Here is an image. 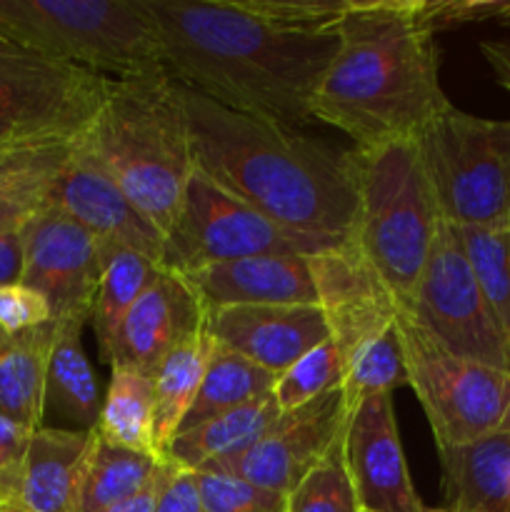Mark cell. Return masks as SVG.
Returning a JSON list of instances; mask_svg holds the SVG:
<instances>
[{
    "mask_svg": "<svg viewBox=\"0 0 510 512\" xmlns=\"http://www.w3.org/2000/svg\"><path fill=\"white\" fill-rule=\"evenodd\" d=\"M175 83L235 113L303 128L338 35L285 30L238 0H143Z\"/></svg>",
    "mask_w": 510,
    "mask_h": 512,
    "instance_id": "obj_1",
    "label": "cell"
},
{
    "mask_svg": "<svg viewBox=\"0 0 510 512\" xmlns=\"http://www.w3.org/2000/svg\"><path fill=\"white\" fill-rule=\"evenodd\" d=\"M175 88L200 173L290 233L328 245L350 240L358 205L353 150Z\"/></svg>",
    "mask_w": 510,
    "mask_h": 512,
    "instance_id": "obj_2",
    "label": "cell"
},
{
    "mask_svg": "<svg viewBox=\"0 0 510 512\" xmlns=\"http://www.w3.org/2000/svg\"><path fill=\"white\" fill-rule=\"evenodd\" d=\"M335 35L338 50L310 118L345 133L358 150L410 140L450 105L420 0H350Z\"/></svg>",
    "mask_w": 510,
    "mask_h": 512,
    "instance_id": "obj_3",
    "label": "cell"
},
{
    "mask_svg": "<svg viewBox=\"0 0 510 512\" xmlns=\"http://www.w3.org/2000/svg\"><path fill=\"white\" fill-rule=\"evenodd\" d=\"M80 140L165 238L195 173L183 105L165 68L110 80Z\"/></svg>",
    "mask_w": 510,
    "mask_h": 512,
    "instance_id": "obj_4",
    "label": "cell"
},
{
    "mask_svg": "<svg viewBox=\"0 0 510 512\" xmlns=\"http://www.w3.org/2000/svg\"><path fill=\"white\" fill-rule=\"evenodd\" d=\"M353 168L358 205L350 243L408 310L443 220L413 140L355 148Z\"/></svg>",
    "mask_w": 510,
    "mask_h": 512,
    "instance_id": "obj_5",
    "label": "cell"
},
{
    "mask_svg": "<svg viewBox=\"0 0 510 512\" xmlns=\"http://www.w3.org/2000/svg\"><path fill=\"white\" fill-rule=\"evenodd\" d=\"M0 38L113 80L163 68L143 0H0Z\"/></svg>",
    "mask_w": 510,
    "mask_h": 512,
    "instance_id": "obj_6",
    "label": "cell"
},
{
    "mask_svg": "<svg viewBox=\"0 0 510 512\" xmlns=\"http://www.w3.org/2000/svg\"><path fill=\"white\" fill-rule=\"evenodd\" d=\"M410 140L445 223L510 225V120L480 118L450 103Z\"/></svg>",
    "mask_w": 510,
    "mask_h": 512,
    "instance_id": "obj_7",
    "label": "cell"
},
{
    "mask_svg": "<svg viewBox=\"0 0 510 512\" xmlns=\"http://www.w3.org/2000/svg\"><path fill=\"white\" fill-rule=\"evenodd\" d=\"M398 340L408 388L423 405L438 448H460L508 433V370L450 353L403 310Z\"/></svg>",
    "mask_w": 510,
    "mask_h": 512,
    "instance_id": "obj_8",
    "label": "cell"
},
{
    "mask_svg": "<svg viewBox=\"0 0 510 512\" xmlns=\"http://www.w3.org/2000/svg\"><path fill=\"white\" fill-rule=\"evenodd\" d=\"M108 85L110 78L0 38V150L80 140Z\"/></svg>",
    "mask_w": 510,
    "mask_h": 512,
    "instance_id": "obj_9",
    "label": "cell"
},
{
    "mask_svg": "<svg viewBox=\"0 0 510 512\" xmlns=\"http://www.w3.org/2000/svg\"><path fill=\"white\" fill-rule=\"evenodd\" d=\"M333 245L280 228L195 168L165 233L160 268L193 273L205 265L255 255H315Z\"/></svg>",
    "mask_w": 510,
    "mask_h": 512,
    "instance_id": "obj_10",
    "label": "cell"
},
{
    "mask_svg": "<svg viewBox=\"0 0 510 512\" xmlns=\"http://www.w3.org/2000/svg\"><path fill=\"white\" fill-rule=\"evenodd\" d=\"M408 313L443 348L510 373V343L475 280L460 228L440 220Z\"/></svg>",
    "mask_w": 510,
    "mask_h": 512,
    "instance_id": "obj_11",
    "label": "cell"
},
{
    "mask_svg": "<svg viewBox=\"0 0 510 512\" xmlns=\"http://www.w3.org/2000/svg\"><path fill=\"white\" fill-rule=\"evenodd\" d=\"M315 305L348 370L368 355L395 348L400 305L378 270L350 240L310 255Z\"/></svg>",
    "mask_w": 510,
    "mask_h": 512,
    "instance_id": "obj_12",
    "label": "cell"
},
{
    "mask_svg": "<svg viewBox=\"0 0 510 512\" xmlns=\"http://www.w3.org/2000/svg\"><path fill=\"white\" fill-rule=\"evenodd\" d=\"M25 270L20 283L43 295L55 325H85L100 280L98 240L53 203L23 228Z\"/></svg>",
    "mask_w": 510,
    "mask_h": 512,
    "instance_id": "obj_13",
    "label": "cell"
},
{
    "mask_svg": "<svg viewBox=\"0 0 510 512\" xmlns=\"http://www.w3.org/2000/svg\"><path fill=\"white\" fill-rule=\"evenodd\" d=\"M345 420L348 403L343 388L330 390L303 408L280 413L248 453L215 470L240 475L258 488L288 495L343 438Z\"/></svg>",
    "mask_w": 510,
    "mask_h": 512,
    "instance_id": "obj_14",
    "label": "cell"
},
{
    "mask_svg": "<svg viewBox=\"0 0 510 512\" xmlns=\"http://www.w3.org/2000/svg\"><path fill=\"white\" fill-rule=\"evenodd\" d=\"M345 465L363 512H423L405 463L393 395L363 398L345 420Z\"/></svg>",
    "mask_w": 510,
    "mask_h": 512,
    "instance_id": "obj_15",
    "label": "cell"
},
{
    "mask_svg": "<svg viewBox=\"0 0 510 512\" xmlns=\"http://www.w3.org/2000/svg\"><path fill=\"white\" fill-rule=\"evenodd\" d=\"M50 203L83 225L100 245L133 250L160 265L163 233L130 203L108 170L78 140L55 183Z\"/></svg>",
    "mask_w": 510,
    "mask_h": 512,
    "instance_id": "obj_16",
    "label": "cell"
},
{
    "mask_svg": "<svg viewBox=\"0 0 510 512\" xmlns=\"http://www.w3.org/2000/svg\"><path fill=\"white\" fill-rule=\"evenodd\" d=\"M205 328L215 343L278 378L308 350L330 338L323 310L310 305H230L210 310Z\"/></svg>",
    "mask_w": 510,
    "mask_h": 512,
    "instance_id": "obj_17",
    "label": "cell"
},
{
    "mask_svg": "<svg viewBox=\"0 0 510 512\" xmlns=\"http://www.w3.org/2000/svg\"><path fill=\"white\" fill-rule=\"evenodd\" d=\"M208 310L188 280L170 270H158L120 325L113 363L155 375L158 365L178 345L205 328Z\"/></svg>",
    "mask_w": 510,
    "mask_h": 512,
    "instance_id": "obj_18",
    "label": "cell"
},
{
    "mask_svg": "<svg viewBox=\"0 0 510 512\" xmlns=\"http://www.w3.org/2000/svg\"><path fill=\"white\" fill-rule=\"evenodd\" d=\"M308 258L310 255H255L205 265L183 278L208 313L230 305H310L315 303V285Z\"/></svg>",
    "mask_w": 510,
    "mask_h": 512,
    "instance_id": "obj_19",
    "label": "cell"
},
{
    "mask_svg": "<svg viewBox=\"0 0 510 512\" xmlns=\"http://www.w3.org/2000/svg\"><path fill=\"white\" fill-rule=\"evenodd\" d=\"M95 430L40 428L25 455L18 493L0 512H80L85 463Z\"/></svg>",
    "mask_w": 510,
    "mask_h": 512,
    "instance_id": "obj_20",
    "label": "cell"
},
{
    "mask_svg": "<svg viewBox=\"0 0 510 512\" xmlns=\"http://www.w3.org/2000/svg\"><path fill=\"white\" fill-rule=\"evenodd\" d=\"M443 493L458 512H510V430L460 448H438Z\"/></svg>",
    "mask_w": 510,
    "mask_h": 512,
    "instance_id": "obj_21",
    "label": "cell"
},
{
    "mask_svg": "<svg viewBox=\"0 0 510 512\" xmlns=\"http://www.w3.org/2000/svg\"><path fill=\"white\" fill-rule=\"evenodd\" d=\"M283 410L273 395L253 400L243 408L203 420L195 428L180 430L168 448V460L180 470H215L248 453L278 420Z\"/></svg>",
    "mask_w": 510,
    "mask_h": 512,
    "instance_id": "obj_22",
    "label": "cell"
},
{
    "mask_svg": "<svg viewBox=\"0 0 510 512\" xmlns=\"http://www.w3.org/2000/svg\"><path fill=\"white\" fill-rule=\"evenodd\" d=\"M75 143L78 140L0 150V233L23 230L48 208Z\"/></svg>",
    "mask_w": 510,
    "mask_h": 512,
    "instance_id": "obj_23",
    "label": "cell"
},
{
    "mask_svg": "<svg viewBox=\"0 0 510 512\" xmlns=\"http://www.w3.org/2000/svg\"><path fill=\"white\" fill-rule=\"evenodd\" d=\"M80 333L83 325L78 323L58 325L45 380V413L63 420L68 430H95L103 393Z\"/></svg>",
    "mask_w": 510,
    "mask_h": 512,
    "instance_id": "obj_24",
    "label": "cell"
},
{
    "mask_svg": "<svg viewBox=\"0 0 510 512\" xmlns=\"http://www.w3.org/2000/svg\"><path fill=\"white\" fill-rule=\"evenodd\" d=\"M58 325L50 323L28 333L10 335L0 348V413L30 430L43 428L45 380Z\"/></svg>",
    "mask_w": 510,
    "mask_h": 512,
    "instance_id": "obj_25",
    "label": "cell"
},
{
    "mask_svg": "<svg viewBox=\"0 0 510 512\" xmlns=\"http://www.w3.org/2000/svg\"><path fill=\"white\" fill-rule=\"evenodd\" d=\"M100 280L95 290V303L90 323H93L98 353L103 363H113L115 340L125 315L143 295V290L153 283L160 265L133 250L100 245Z\"/></svg>",
    "mask_w": 510,
    "mask_h": 512,
    "instance_id": "obj_26",
    "label": "cell"
},
{
    "mask_svg": "<svg viewBox=\"0 0 510 512\" xmlns=\"http://www.w3.org/2000/svg\"><path fill=\"white\" fill-rule=\"evenodd\" d=\"M215 338L203 328L193 338L173 350L153 375L155 383V448L163 458H168V448L178 435L185 415L198 398L205 368L215 350Z\"/></svg>",
    "mask_w": 510,
    "mask_h": 512,
    "instance_id": "obj_27",
    "label": "cell"
},
{
    "mask_svg": "<svg viewBox=\"0 0 510 512\" xmlns=\"http://www.w3.org/2000/svg\"><path fill=\"white\" fill-rule=\"evenodd\" d=\"M168 463V458L108 443L95 430L80 490V512H103L140 493L168 468Z\"/></svg>",
    "mask_w": 510,
    "mask_h": 512,
    "instance_id": "obj_28",
    "label": "cell"
},
{
    "mask_svg": "<svg viewBox=\"0 0 510 512\" xmlns=\"http://www.w3.org/2000/svg\"><path fill=\"white\" fill-rule=\"evenodd\" d=\"M155 383L153 375H145L125 365H110V383L103 395V408L98 418V435L108 443L123 445L145 455H163L155 448Z\"/></svg>",
    "mask_w": 510,
    "mask_h": 512,
    "instance_id": "obj_29",
    "label": "cell"
},
{
    "mask_svg": "<svg viewBox=\"0 0 510 512\" xmlns=\"http://www.w3.org/2000/svg\"><path fill=\"white\" fill-rule=\"evenodd\" d=\"M273 385L275 375L270 370L260 368L253 360L243 358V355L233 353L223 345H215L208 368H205L203 383H200L198 398L185 415L180 430L195 428L198 423L215 418V415L243 408L253 400L268 398V395H273Z\"/></svg>",
    "mask_w": 510,
    "mask_h": 512,
    "instance_id": "obj_30",
    "label": "cell"
},
{
    "mask_svg": "<svg viewBox=\"0 0 510 512\" xmlns=\"http://www.w3.org/2000/svg\"><path fill=\"white\" fill-rule=\"evenodd\" d=\"M475 280L510 343V225L460 228Z\"/></svg>",
    "mask_w": 510,
    "mask_h": 512,
    "instance_id": "obj_31",
    "label": "cell"
},
{
    "mask_svg": "<svg viewBox=\"0 0 510 512\" xmlns=\"http://www.w3.org/2000/svg\"><path fill=\"white\" fill-rule=\"evenodd\" d=\"M343 378V358H340L333 340L328 338L275 378L273 398L283 413L303 408V405L328 395L330 390L343 388Z\"/></svg>",
    "mask_w": 510,
    "mask_h": 512,
    "instance_id": "obj_32",
    "label": "cell"
},
{
    "mask_svg": "<svg viewBox=\"0 0 510 512\" xmlns=\"http://www.w3.org/2000/svg\"><path fill=\"white\" fill-rule=\"evenodd\" d=\"M285 512H363L345 465L343 438L285 495Z\"/></svg>",
    "mask_w": 510,
    "mask_h": 512,
    "instance_id": "obj_33",
    "label": "cell"
},
{
    "mask_svg": "<svg viewBox=\"0 0 510 512\" xmlns=\"http://www.w3.org/2000/svg\"><path fill=\"white\" fill-rule=\"evenodd\" d=\"M205 512H285V495L258 488L223 470L193 473Z\"/></svg>",
    "mask_w": 510,
    "mask_h": 512,
    "instance_id": "obj_34",
    "label": "cell"
},
{
    "mask_svg": "<svg viewBox=\"0 0 510 512\" xmlns=\"http://www.w3.org/2000/svg\"><path fill=\"white\" fill-rule=\"evenodd\" d=\"M255 18L300 33H333L350 0H238Z\"/></svg>",
    "mask_w": 510,
    "mask_h": 512,
    "instance_id": "obj_35",
    "label": "cell"
},
{
    "mask_svg": "<svg viewBox=\"0 0 510 512\" xmlns=\"http://www.w3.org/2000/svg\"><path fill=\"white\" fill-rule=\"evenodd\" d=\"M420 20L433 35L463 25L510 28V0H420Z\"/></svg>",
    "mask_w": 510,
    "mask_h": 512,
    "instance_id": "obj_36",
    "label": "cell"
},
{
    "mask_svg": "<svg viewBox=\"0 0 510 512\" xmlns=\"http://www.w3.org/2000/svg\"><path fill=\"white\" fill-rule=\"evenodd\" d=\"M48 300L28 285H5L0 288V333L20 335L50 323Z\"/></svg>",
    "mask_w": 510,
    "mask_h": 512,
    "instance_id": "obj_37",
    "label": "cell"
},
{
    "mask_svg": "<svg viewBox=\"0 0 510 512\" xmlns=\"http://www.w3.org/2000/svg\"><path fill=\"white\" fill-rule=\"evenodd\" d=\"M33 433L35 430L0 413V508H5L18 493Z\"/></svg>",
    "mask_w": 510,
    "mask_h": 512,
    "instance_id": "obj_38",
    "label": "cell"
},
{
    "mask_svg": "<svg viewBox=\"0 0 510 512\" xmlns=\"http://www.w3.org/2000/svg\"><path fill=\"white\" fill-rule=\"evenodd\" d=\"M155 512H205L203 500H200V490L195 485V478L190 470H173V475L165 483L163 493H160Z\"/></svg>",
    "mask_w": 510,
    "mask_h": 512,
    "instance_id": "obj_39",
    "label": "cell"
},
{
    "mask_svg": "<svg viewBox=\"0 0 510 512\" xmlns=\"http://www.w3.org/2000/svg\"><path fill=\"white\" fill-rule=\"evenodd\" d=\"M25 270V240L23 230L0 233V288L18 285Z\"/></svg>",
    "mask_w": 510,
    "mask_h": 512,
    "instance_id": "obj_40",
    "label": "cell"
},
{
    "mask_svg": "<svg viewBox=\"0 0 510 512\" xmlns=\"http://www.w3.org/2000/svg\"><path fill=\"white\" fill-rule=\"evenodd\" d=\"M173 470H175V465L168 463V468H165L163 473H160L158 478L148 485V488H143L140 493L130 495V498L120 500L118 505H113V508H108L103 512H155V505H158L160 493H163L165 483H168V478L173 475Z\"/></svg>",
    "mask_w": 510,
    "mask_h": 512,
    "instance_id": "obj_41",
    "label": "cell"
},
{
    "mask_svg": "<svg viewBox=\"0 0 510 512\" xmlns=\"http://www.w3.org/2000/svg\"><path fill=\"white\" fill-rule=\"evenodd\" d=\"M480 55L493 70L500 88L510 95V40H483L480 43Z\"/></svg>",
    "mask_w": 510,
    "mask_h": 512,
    "instance_id": "obj_42",
    "label": "cell"
},
{
    "mask_svg": "<svg viewBox=\"0 0 510 512\" xmlns=\"http://www.w3.org/2000/svg\"><path fill=\"white\" fill-rule=\"evenodd\" d=\"M423 512H458V510L448 508V505H440V508H425Z\"/></svg>",
    "mask_w": 510,
    "mask_h": 512,
    "instance_id": "obj_43",
    "label": "cell"
},
{
    "mask_svg": "<svg viewBox=\"0 0 510 512\" xmlns=\"http://www.w3.org/2000/svg\"><path fill=\"white\" fill-rule=\"evenodd\" d=\"M10 338V335H5V333H0V348H3V345H5V340H8Z\"/></svg>",
    "mask_w": 510,
    "mask_h": 512,
    "instance_id": "obj_44",
    "label": "cell"
}]
</instances>
